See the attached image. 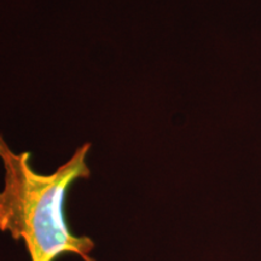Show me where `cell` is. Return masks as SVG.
<instances>
[{"label": "cell", "mask_w": 261, "mask_h": 261, "mask_svg": "<svg viewBox=\"0 0 261 261\" xmlns=\"http://www.w3.org/2000/svg\"><path fill=\"white\" fill-rule=\"evenodd\" d=\"M91 143H85L51 174H40L31 166L32 154H15L0 135V159L5 167V188L0 192V227L15 240H23L32 261H55L63 254H76L84 261L94 242L71 233L65 219L68 190L79 179H89L86 158Z\"/></svg>", "instance_id": "1"}]
</instances>
